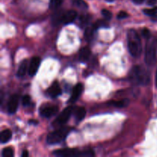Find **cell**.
I'll return each mask as SVG.
<instances>
[{
  "mask_svg": "<svg viewBox=\"0 0 157 157\" xmlns=\"http://www.w3.org/2000/svg\"><path fill=\"white\" fill-rule=\"evenodd\" d=\"M128 50L132 56L137 58L142 52V43L137 32L133 29H130L127 33Z\"/></svg>",
  "mask_w": 157,
  "mask_h": 157,
  "instance_id": "1",
  "label": "cell"
},
{
  "mask_svg": "<svg viewBox=\"0 0 157 157\" xmlns=\"http://www.w3.org/2000/svg\"><path fill=\"white\" fill-rule=\"evenodd\" d=\"M130 79L134 84H148L150 82V76L148 71L140 66H135L130 71Z\"/></svg>",
  "mask_w": 157,
  "mask_h": 157,
  "instance_id": "2",
  "label": "cell"
},
{
  "mask_svg": "<svg viewBox=\"0 0 157 157\" xmlns=\"http://www.w3.org/2000/svg\"><path fill=\"white\" fill-rule=\"evenodd\" d=\"M145 62L148 66H153L156 63V43L154 38H149L146 45Z\"/></svg>",
  "mask_w": 157,
  "mask_h": 157,
  "instance_id": "3",
  "label": "cell"
},
{
  "mask_svg": "<svg viewBox=\"0 0 157 157\" xmlns=\"http://www.w3.org/2000/svg\"><path fill=\"white\" fill-rule=\"evenodd\" d=\"M54 155L61 157H70V156H93L94 153L92 150H78V149H61L54 152Z\"/></svg>",
  "mask_w": 157,
  "mask_h": 157,
  "instance_id": "4",
  "label": "cell"
},
{
  "mask_svg": "<svg viewBox=\"0 0 157 157\" xmlns=\"http://www.w3.org/2000/svg\"><path fill=\"white\" fill-rule=\"evenodd\" d=\"M71 130V129L70 127H61V128L58 129V130L52 132L51 133H49L47 137L48 144L52 145V144H57L62 142L67 137V135L69 134Z\"/></svg>",
  "mask_w": 157,
  "mask_h": 157,
  "instance_id": "5",
  "label": "cell"
},
{
  "mask_svg": "<svg viewBox=\"0 0 157 157\" xmlns=\"http://www.w3.org/2000/svg\"><path fill=\"white\" fill-rule=\"evenodd\" d=\"M73 110L74 109L72 107H67L64 108L57 117L56 121H55L56 124L58 125H63V124H66L71 116Z\"/></svg>",
  "mask_w": 157,
  "mask_h": 157,
  "instance_id": "6",
  "label": "cell"
},
{
  "mask_svg": "<svg viewBox=\"0 0 157 157\" xmlns=\"http://www.w3.org/2000/svg\"><path fill=\"white\" fill-rule=\"evenodd\" d=\"M58 107L57 106L54 105H44L43 107H41L40 109V113L42 117H44L49 118L51 117L54 116L55 114H56V113L58 112Z\"/></svg>",
  "mask_w": 157,
  "mask_h": 157,
  "instance_id": "7",
  "label": "cell"
},
{
  "mask_svg": "<svg viewBox=\"0 0 157 157\" xmlns=\"http://www.w3.org/2000/svg\"><path fill=\"white\" fill-rule=\"evenodd\" d=\"M18 106V96L14 94L9 98L7 104V110L10 114H13L16 112Z\"/></svg>",
  "mask_w": 157,
  "mask_h": 157,
  "instance_id": "8",
  "label": "cell"
},
{
  "mask_svg": "<svg viewBox=\"0 0 157 157\" xmlns=\"http://www.w3.org/2000/svg\"><path fill=\"white\" fill-rule=\"evenodd\" d=\"M40 63H41V59L38 57H33L31 59L29 67V75L30 76H34L37 73L39 68Z\"/></svg>",
  "mask_w": 157,
  "mask_h": 157,
  "instance_id": "9",
  "label": "cell"
},
{
  "mask_svg": "<svg viewBox=\"0 0 157 157\" xmlns=\"http://www.w3.org/2000/svg\"><path fill=\"white\" fill-rule=\"evenodd\" d=\"M83 90H84V86L81 83H78L74 87L73 90H72L71 95V98L69 99V102L74 103L80 98V96L82 94Z\"/></svg>",
  "mask_w": 157,
  "mask_h": 157,
  "instance_id": "10",
  "label": "cell"
},
{
  "mask_svg": "<svg viewBox=\"0 0 157 157\" xmlns=\"http://www.w3.org/2000/svg\"><path fill=\"white\" fill-rule=\"evenodd\" d=\"M77 16H78V13H77L76 11L69 10L62 14V15H61V22L64 23V25L69 24V23L72 22L76 18Z\"/></svg>",
  "mask_w": 157,
  "mask_h": 157,
  "instance_id": "11",
  "label": "cell"
},
{
  "mask_svg": "<svg viewBox=\"0 0 157 157\" xmlns=\"http://www.w3.org/2000/svg\"><path fill=\"white\" fill-rule=\"evenodd\" d=\"M48 94L52 98H55L59 96L61 94V89L59 84L57 81H55L50 87H48L47 90Z\"/></svg>",
  "mask_w": 157,
  "mask_h": 157,
  "instance_id": "12",
  "label": "cell"
},
{
  "mask_svg": "<svg viewBox=\"0 0 157 157\" xmlns=\"http://www.w3.org/2000/svg\"><path fill=\"white\" fill-rule=\"evenodd\" d=\"M73 113L77 122H80V121H81L86 116V110L85 109L82 107H76V108L73 110Z\"/></svg>",
  "mask_w": 157,
  "mask_h": 157,
  "instance_id": "13",
  "label": "cell"
},
{
  "mask_svg": "<svg viewBox=\"0 0 157 157\" xmlns=\"http://www.w3.org/2000/svg\"><path fill=\"white\" fill-rule=\"evenodd\" d=\"M90 49L87 47H84L80 50L79 52V58L80 61H82V62H85L87 60L89 59L90 56Z\"/></svg>",
  "mask_w": 157,
  "mask_h": 157,
  "instance_id": "14",
  "label": "cell"
},
{
  "mask_svg": "<svg viewBox=\"0 0 157 157\" xmlns=\"http://www.w3.org/2000/svg\"><path fill=\"white\" fill-rule=\"evenodd\" d=\"M28 69V61L27 60H24L20 64L19 67H18V71H17V76L21 78V77L25 76L26 74Z\"/></svg>",
  "mask_w": 157,
  "mask_h": 157,
  "instance_id": "15",
  "label": "cell"
},
{
  "mask_svg": "<svg viewBox=\"0 0 157 157\" xmlns=\"http://www.w3.org/2000/svg\"><path fill=\"white\" fill-rule=\"evenodd\" d=\"M12 137V132L10 130H3L0 135V141L2 144H5L9 141V140Z\"/></svg>",
  "mask_w": 157,
  "mask_h": 157,
  "instance_id": "16",
  "label": "cell"
},
{
  "mask_svg": "<svg viewBox=\"0 0 157 157\" xmlns=\"http://www.w3.org/2000/svg\"><path fill=\"white\" fill-rule=\"evenodd\" d=\"M130 104V101L129 99H122L121 101H111L110 103V104H111L112 106L113 107H120V108H123V107H126L127 106H128V104Z\"/></svg>",
  "mask_w": 157,
  "mask_h": 157,
  "instance_id": "17",
  "label": "cell"
},
{
  "mask_svg": "<svg viewBox=\"0 0 157 157\" xmlns=\"http://www.w3.org/2000/svg\"><path fill=\"white\" fill-rule=\"evenodd\" d=\"M144 12L145 15L150 16L153 20H157V7L153 9H144Z\"/></svg>",
  "mask_w": 157,
  "mask_h": 157,
  "instance_id": "18",
  "label": "cell"
},
{
  "mask_svg": "<svg viewBox=\"0 0 157 157\" xmlns=\"http://www.w3.org/2000/svg\"><path fill=\"white\" fill-rule=\"evenodd\" d=\"M95 30H96V29H94V27L93 25L90 26V27H87V29H85V32H84V37H85V38L88 41H90V40L93 38Z\"/></svg>",
  "mask_w": 157,
  "mask_h": 157,
  "instance_id": "19",
  "label": "cell"
},
{
  "mask_svg": "<svg viewBox=\"0 0 157 157\" xmlns=\"http://www.w3.org/2000/svg\"><path fill=\"white\" fill-rule=\"evenodd\" d=\"M93 26L94 27L95 29H100V28H107L109 27L108 23L107 22V21L103 19H99L98 21H96V22L93 25Z\"/></svg>",
  "mask_w": 157,
  "mask_h": 157,
  "instance_id": "20",
  "label": "cell"
},
{
  "mask_svg": "<svg viewBox=\"0 0 157 157\" xmlns=\"http://www.w3.org/2000/svg\"><path fill=\"white\" fill-rule=\"evenodd\" d=\"M2 156L3 157H12L14 156V150L11 147H6L3 149Z\"/></svg>",
  "mask_w": 157,
  "mask_h": 157,
  "instance_id": "21",
  "label": "cell"
},
{
  "mask_svg": "<svg viewBox=\"0 0 157 157\" xmlns=\"http://www.w3.org/2000/svg\"><path fill=\"white\" fill-rule=\"evenodd\" d=\"M71 1L73 4L78 6V8H81V9H87V4L84 0H71Z\"/></svg>",
  "mask_w": 157,
  "mask_h": 157,
  "instance_id": "22",
  "label": "cell"
},
{
  "mask_svg": "<svg viewBox=\"0 0 157 157\" xmlns=\"http://www.w3.org/2000/svg\"><path fill=\"white\" fill-rule=\"evenodd\" d=\"M63 2V0H50V8L57 9L59 7Z\"/></svg>",
  "mask_w": 157,
  "mask_h": 157,
  "instance_id": "23",
  "label": "cell"
},
{
  "mask_svg": "<svg viewBox=\"0 0 157 157\" xmlns=\"http://www.w3.org/2000/svg\"><path fill=\"white\" fill-rule=\"evenodd\" d=\"M101 14H102L103 16L104 17L106 20H110L112 18V13L107 9H102L101 11Z\"/></svg>",
  "mask_w": 157,
  "mask_h": 157,
  "instance_id": "24",
  "label": "cell"
},
{
  "mask_svg": "<svg viewBox=\"0 0 157 157\" xmlns=\"http://www.w3.org/2000/svg\"><path fill=\"white\" fill-rule=\"evenodd\" d=\"M80 20H81V22L82 23V24H87V23L89 22V21L90 20V16L89 15H83L81 16V18H80Z\"/></svg>",
  "mask_w": 157,
  "mask_h": 157,
  "instance_id": "25",
  "label": "cell"
},
{
  "mask_svg": "<svg viewBox=\"0 0 157 157\" xmlns=\"http://www.w3.org/2000/svg\"><path fill=\"white\" fill-rule=\"evenodd\" d=\"M31 98L29 95H25L22 98V104L23 106H29L30 104Z\"/></svg>",
  "mask_w": 157,
  "mask_h": 157,
  "instance_id": "26",
  "label": "cell"
},
{
  "mask_svg": "<svg viewBox=\"0 0 157 157\" xmlns=\"http://www.w3.org/2000/svg\"><path fill=\"white\" fill-rule=\"evenodd\" d=\"M128 16H129L128 14H127L126 12H124V11L120 12L117 15V18H119V19H124V18H127Z\"/></svg>",
  "mask_w": 157,
  "mask_h": 157,
  "instance_id": "27",
  "label": "cell"
},
{
  "mask_svg": "<svg viewBox=\"0 0 157 157\" xmlns=\"http://www.w3.org/2000/svg\"><path fill=\"white\" fill-rule=\"evenodd\" d=\"M142 35H143V36H144V38H150V37H151V35H150V30H149V29H143Z\"/></svg>",
  "mask_w": 157,
  "mask_h": 157,
  "instance_id": "28",
  "label": "cell"
},
{
  "mask_svg": "<svg viewBox=\"0 0 157 157\" xmlns=\"http://www.w3.org/2000/svg\"><path fill=\"white\" fill-rule=\"evenodd\" d=\"M157 2V0H147V5L149 6H154Z\"/></svg>",
  "mask_w": 157,
  "mask_h": 157,
  "instance_id": "29",
  "label": "cell"
},
{
  "mask_svg": "<svg viewBox=\"0 0 157 157\" xmlns=\"http://www.w3.org/2000/svg\"><path fill=\"white\" fill-rule=\"evenodd\" d=\"M144 1H145V0H133V2H135L136 4H141V3L144 2Z\"/></svg>",
  "mask_w": 157,
  "mask_h": 157,
  "instance_id": "30",
  "label": "cell"
},
{
  "mask_svg": "<svg viewBox=\"0 0 157 157\" xmlns=\"http://www.w3.org/2000/svg\"><path fill=\"white\" fill-rule=\"evenodd\" d=\"M29 156V153L27 151H23L22 154H21V157H27Z\"/></svg>",
  "mask_w": 157,
  "mask_h": 157,
  "instance_id": "31",
  "label": "cell"
},
{
  "mask_svg": "<svg viewBox=\"0 0 157 157\" xmlns=\"http://www.w3.org/2000/svg\"><path fill=\"white\" fill-rule=\"evenodd\" d=\"M156 86L157 87V69H156Z\"/></svg>",
  "mask_w": 157,
  "mask_h": 157,
  "instance_id": "32",
  "label": "cell"
},
{
  "mask_svg": "<svg viewBox=\"0 0 157 157\" xmlns=\"http://www.w3.org/2000/svg\"><path fill=\"white\" fill-rule=\"evenodd\" d=\"M107 2H113L114 0H106Z\"/></svg>",
  "mask_w": 157,
  "mask_h": 157,
  "instance_id": "33",
  "label": "cell"
}]
</instances>
